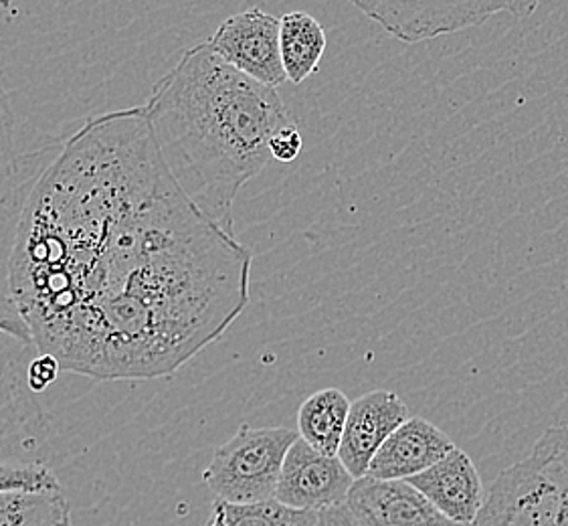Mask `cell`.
<instances>
[{"mask_svg":"<svg viewBox=\"0 0 568 526\" xmlns=\"http://www.w3.org/2000/svg\"><path fill=\"white\" fill-rule=\"evenodd\" d=\"M250 250L194 205L142 105L91 115L17 219L9 292L39 353L93 381L171 377L250 304Z\"/></svg>","mask_w":568,"mask_h":526,"instance_id":"1","label":"cell"},{"mask_svg":"<svg viewBox=\"0 0 568 526\" xmlns=\"http://www.w3.org/2000/svg\"><path fill=\"white\" fill-rule=\"evenodd\" d=\"M142 108L174 181L227 233L241 189L273 161L272 138L296 124L277 90L231 68L206 41L182 53Z\"/></svg>","mask_w":568,"mask_h":526,"instance_id":"2","label":"cell"},{"mask_svg":"<svg viewBox=\"0 0 568 526\" xmlns=\"http://www.w3.org/2000/svg\"><path fill=\"white\" fill-rule=\"evenodd\" d=\"M474 526H568V425L548 427L528 458L501 472Z\"/></svg>","mask_w":568,"mask_h":526,"instance_id":"3","label":"cell"},{"mask_svg":"<svg viewBox=\"0 0 568 526\" xmlns=\"http://www.w3.org/2000/svg\"><path fill=\"white\" fill-rule=\"evenodd\" d=\"M300 439L290 427L241 424L235 435L219 446L203 474L216 500L257 504L275 498L285 456Z\"/></svg>","mask_w":568,"mask_h":526,"instance_id":"4","label":"cell"},{"mask_svg":"<svg viewBox=\"0 0 568 526\" xmlns=\"http://www.w3.org/2000/svg\"><path fill=\"white\" fill-rule=\"evenodd\" d=\"M39 348L0 332V464H39L49 417L29 387V365Z\"/></svg>","mask_w":568,"mask_h":526,"instance_id":"5","label":"cell"},{"mask_svg":"<svg viewBox=\"0 0 568 526\" xmlns=\"http://www.w3.org/2000/svg\"><path fill=\"white\" fill-rule=\"evenodd\" d=\"M354 7L368 19L381 24L390 37L403 43H423L439 34L457 33L469 27L489 21L498 12H511L526 19L538 9L536 0L494 2V0H467V2H381L356 0Z\"/></svg>","mask_w":568,"mask_h":526,"instance_id":"6","label":"cell"},{"mask_svg":"<svg viewBox=\"0 0 568 526\" xmlns=\"http://www.w3.org/2000/svg\"><path fill=\"white\" fill-rule=\"evenodd\" d=\"M280 31L282 19L253 7L219 24L206 45L243 75L277 90L287 81Z\"/></svg>","mask_w":568,"mask_h":526,"instance_id":"7","label":"cell"},{"mask_svg":"<svg viewBox=\"0 0 568 526\" xmlns=\"http://www.w3.org/2000/svg\"><path fill=\"white\" fill-rule=\"evenodd\" d=\"M354 482L338 456H324L300 437L285 456L275 500L296 510L322 513L346 503Z\"/></svg>","mask_w":568,"mask_h":526,"instance_id":"8","label":"cell"},{"mask_svg":"<svg viewBox=\"0 0 568 526\" xmlns=\"http://www.w3.org/2000/svg\"><path fill=\"white\" fill-rule=\"evenodd\" d=\"M409 419L407 403L393 391H371L353 401L338 458L353 474L354 481H361L368 474V466L378 449Z\"/></svg>","mask_w":568,"mask_h":526,"instance_id":"9","label":"cell"},{"mask_svg":"<svg viewBox=\"0 0 568 526\" xmlns=\"http://www.w3.org/2000/svg\"><path fill=\"white\" fill-rule=\"evenodd\" d=\"M346 506L361 526H464L442 515L409 482L364 476L354 482Z\"/></svg>","mask_w":568,"mask_h":526,"instance_id":"10","label":"cell"},{"mask_svg":"<svg viewBox=\"0 0 568 526\" xmlns=\"http://www.w3.org/2000/svg\"><path fill=\"white\" fill-rule=\"evenodd\" d=\"M407 482L457 525H476L488 496L474 459L459 447Z\"/></svg>","mask_w":568,"mask_h":526,"instance_id":"11","label":"cell"},{"mask_svg":"<svg viewBox=\"0 0 568 526\" xmlns=\"http://www.w3.org/2000/svg\"><path fill=\"white\" fill-rule=\"evenodd\" d=\"M455 447L454 439L437 425L423 417H410L378 449L366 476L383 482H407L442 462Z\"/></svg>","mask_w":568,"mask_h":526,"instance_id":"12","label":"cell"},{"mask_svg":"<svg viewBox=\"0 0 568 526\" xmlns=\"http://www.w3.org/2000/svg\"><path fill=\"white\" fill-rule=\"evenodd\" d=\"M17 136H19L17 114L12 110L9 93L0 83V215L17 199L19 201L27 199L39 172L45 169L37 162H27L31 156L21 152Z\"/></svg>","mask_w":568,"mask_h":526,"instance_id":"13","label":"cell"},{"mask_svg":"<svg viewBox=\"0 0 568 526\" xmlns=\"http://www.w3.org/2000/svg\"><path fill=\"white\" fill-rule=\"evenodd\" d=\"M353 401L341 390H322L310 395L297 413L300 437L320 454L336 458Z\"/></svg>","mask_w":568,"mask_h":526,"instance_id":"14","label":"cell"},{"mask_svg":"<svg viewBox=\"0 0 568 526\" xmlns=\"http://www.w3.org/2000/svg\"><path fill=\"white\" fill-rule=\"evenodd\" d=\"M280 47L287 81L300 85L318 71L326 51L324 27L307 12H287L282 17Z\"/></svg>","mask_w":568,"mask_h":526,"instance_id":"15","label":"cell"},{"mask_svg":"<svg viewBox=\"0 0 568 526\" xmlns=\"http://www.w3.org/2000/svg\"><path fill=\"white\" fill-rule=\"evenodd\" d=\"M0 526H71L63 490L0 493Z\"/></svg>","mask_w":568,"mask_h":526,"instance_id":"16","label":"cell"},{"mask_svg":"<svg viewBox=\"0 0 568 526\" xmlns=\"http://www.w3.org/2000/svg\"><path fill=\"white\" fill-rule=\"evenodd\" d=\"M229 526H316L320 513L296 510L273 500L257 504H227L216 500Z\"/></svg>","mask_w":568,"mask_h":526,"instance_id":"17","label":"cell"},{"mask_svg":"<svg viewBox=\"0 0 568 526\" xmlns=\"http://www.w3.org/2000/svg\"><path fill=\"white\" fill-rule=\"evenodd\" d=\"M61 490L58 476L45 464H0V493Z\"/></svg>","mask_w":568,"mask_h":526,"instance_id":"18","label":"cell"},{"mask_svg":"<svg viewBox=\"0 0 568 526\" xmlns=\"http://www.w3.org/2000/svg\"><path fill=\"white\" fill-rule=\"evenodd\" d=\"M0 332L14 336L23 343L34 344L33 334L29 324L24 321L23 312L19 308V304L11 296L9 287L2 290L0 287Z\"/></svg>","mask_w":568,"mask_h":526,"instance_id":"19","label":"cell"},{"mask_svg":"<svg viewBox=\"0 0 568 526\" xmlns=\"http://www.w3.org/2000/svg\"><path fill=\"white\" fill-rule=\"evenodd\" d=\"M302 146H304L302 132L297 130L296 124H292V127L282 128L272 138L270 152H272L273 161L290 164V162L296 161L297 156L302 154Z\"/></svg>","mask_w":568,"mask_h":526,"instance_id":"20","label":"cell"},{"mask_svg":"<svg viewBox=\"0 0 568 526\" xmlns=\"http://www.w3.org/2000/svg\"><path fill=\"white\" fill-rule=\"evenodd\" d=\"M61 371H63V368L59 365V361L55 356L39 353V355L34 356L33 361H31V365H29V373H27L29 387H31L37 395L43 393V391L49 390V387L58 381Z\"/></svg>","mask_w":568,"mask_h":526,"instance_id":"21","label":"cell"},{"mask_svg":"<svg viewBox=\"0 0 568 526\" xmlns=\"http://www.w3.org/2000/svg\"><path fill=\"white\" fill-rule=\"evenodd\" d=\"M316 526H361L356 523L351 508L346 506V503L338 504V506H332L322 510L318 516V525Z\"/></svg>","mask_w":568,"mask_h":526,"instance_id":"22","label":"cell"},{"mask_svg":"<svg viewBox=\"0 0 568 526\" xmlns=\"http://www.w3.org/2000/svg\"><path fill=\"white\" fill-rule=\"evenodd\" d=\"M206 526H229L227 520H225V515H223V510H221L219 503H215V506H213V518H211V523H209Z\"/></svg>","mask_w":568,"mask_h":526,"instance_id":"23","label":"cell"}]
</instances>
